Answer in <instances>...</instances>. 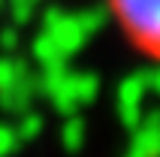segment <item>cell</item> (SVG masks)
Instances as JSON below:
<instances>
[{
  "mask_svg": "<svg viewBox=\"0 0 160 157\" xmlns=\"http://www.w3.org/2000/svg\"><path fill=\"white\" fill-rule=\"evenodd\" d=\"M121 33L136 52L160 61V0H109Z\"/></svg>",
  "mask_w": 160,
  "mask_h": 157,
  "instance_id": "1",
  "label": "cell"
}]
</instances>
